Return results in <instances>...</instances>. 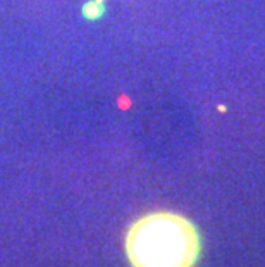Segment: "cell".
Returning <instances> with one entry per match:
<instances>
[{
  "label": "cell",
  "instance_id": "cell-1",
  "mask_svg": "<svg viewBox=\"0 0 265 267\" xmlns=\"http://www.w3.org/2000/svg\"><path fill=\"white\" fill-rule=\"evenodd\" d=\"M126 255L132 267H193L200 255V234L184 216L157 210L131 224Z\"/></svg>",
  "mask_w": 265,
  "mask_h": 267
},
{
  "label": "cell",
  "instance_id": "cell-2",
  "mask_svg": "<svg viewBox=\"0 0 265 267\" xmlns=\"http://www.w3.org/2000/svg\"><path fill=\"white\" fill-rule=\"evenodd\" d=\"M83 10H85V16L88 17V19H99V17L103 14V10H105V7H103L102 3L97 0V2L86 3Z\"/></svg>",
  "mask_w": 265,
  "mask_h": 267
}]
</instances>
